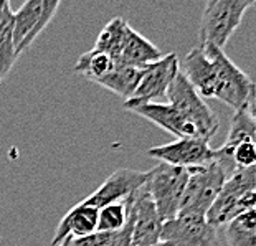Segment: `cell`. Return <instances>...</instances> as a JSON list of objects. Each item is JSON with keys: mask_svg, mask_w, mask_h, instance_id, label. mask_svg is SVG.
I'll return each mask as SVG.
<instances>
[{"mask_svg": "<svg viewBox=\"0 0 256 246\" xmlns=\"http://www.w3.org/2000/svg\"><path fill=\"white\" fill-rule=\"evenodd\" d=\"M118 64L119 63L114 58H111L110 54L98 52L92 48V50L86 52L80 56V60L74 64V73L84 76L86 80L94 83L96 80L102 78L110 71H112Z\"/></svg>", "mask_w": 256, "mask_h": 246, "instance_id": "ffe728a7", "label": "cell"}, {"mask_svg": "<svg viewBox=\"0 0 256 246\" xmlns=\"http://www.w3.org/2000/svg\"><path fill=\"white\" fill-rule=\"evenodd\" d=\"M98 230V208L80 202L58 223L52 246H58L66 236H88Z\"/></svg>", "mask_w": 256, "mask_h": 246, "instance_id": "4fadbf2b", "label": "cell"}, {"mask_svg": "<svg viewBox=\"0 0 256 246\" xmlns=\"http://www.w3.org/2000/svg\"><path fill=\"white\" fill-rule=\"evenodd\" d=\"M178 73V56L177 53H167L157 60V62L147 64L142 68V74L134 94L124 101V108L129 109L144 102H152L154 100L164 98L168 84L172 83L174 76Z\"/></svg>", "mask_w": 256, "mask_h": 246, "instance_id": "52a82bcc", "label": "cell"}, {"mask_svg": "<svg viewBox=\"0 0 256 246\" xmlns=\"http://www.w3.org/2000/svg\"><path fill=\"white\" fill-rule=\"evenodd\" d=\"M253 5L254 0H215L206 5L200 25V45L212 43L223 50L242 24L244 12Z\"/></svg>", "mask_w": 256, "mask_h": 246, "instance_id": "5b68a950", "label": "cell"}, {"mask_svg": "<svg viewBox=\"0 0 256 246\" xmlns=\"http://www.w3.org/2000/svg\"><path fill=\"white\" fill-rule=\"evenodd\" d=\"M225 147V146H223ZM230 149V147H226ZM232 158L235 162L236 168H250L256 167V146L254 142H240L230 149Z\"/></svg>", "mask_w": 256, "mask_h": 246, "instance_id": "603a6c76", "label": "cell"}, {"mask_svg": "<svg viewBox=\"0 0 256 246\" xmlns=\"http://www.w3.org/2000/svg\"><path fill=\"white\" fill-rule=\"evenodd\" d=\"M204 50L214 66V98L225 102L233 111L254 102V84L246 73H243L222 48L204 43Z\"/></svg>", "mask_w": 256, "mask_h": 246, "instance_id": "7a4b0ae2", "label": "cell"}, {"mask_svg": "<svg viewBox=\"0 0 256 246\" xmlns=\"http://www.w3.org/2000/svg\"><path fill=\"white\" fill-rule=\"evenodd\" d=\"M187 170L188 178L185 184L178 213H195V215L205 216L216 195L220 194L226 176L216 162L192 167Z\"/></svg>", "mask_w": 256, "mask_h": 246, "instance_id": "8992f818", "label": "cell"}, {"mask_svg": "<svg viewBox=\"0 0 256 246\" xmlns=\"http://www.w3.org/2000/svg\"><path fill=\"white\" fill-rule=\"evenodd\" d=\"M215 2V0H205V7H206V5H210V4H214Z\"/></svg>", "mask_w": 256, "mask_h": 246, "instance_id": "4316f807", "label": "cell"}, {"mask_svg": "<svg viewBox=\"0 0 256 246\" xmlns=\"http://www.w3.org/2000/svg\"><path fill=\"white\" fill-rule=\"evenodd\" d=\"M254 136H256L254 102H250V104L238 109L233 114L223 146L232 149V147H235L240 142H254Z\"/></svg>", "mask_w": 256, "mask_h": 246, "instance_id": "e0dca14e", "label": "cell"}, {"mask_svg": "<svg viewBox=\"0 0 256 246\" xmlns=\"http://www.w3.org/2000/svg\"><path fill=\"white\" fill-rule=\"evenodd\" d=\"M226 246H256V212L248 210L223 226Z\"/></svg>", "mask_w": 256, "mask_h": 246, "instance_id": "ac0fdd59", "label": "cell"}, {"mask_svg": "<svg viewBox=\"0 0 256 246\" xmlns=\"http://www.w3.org/2000/svg\"><path fill=\"white\" fill-rule=\"evenodd\" d=\"M129 204L128 200L118 202V204L106 205L98 210V230L100 233H112L121 230L128 222Z\"/></svg>", "mask_w": 256, "mask_h": 246, "instance_id": "7402d4cb", "label": "cell"}, {"mask_svg": "<svg viewBox=\"0 0 256 246\" xmlns=\"http://www.w3.org/2000/svg\"><path fill=\"white\" fill-rule=\"evenodd\" d=\"M149 246H172V243H168V242H157V243L149 244Z\"/></svg>", "mask_w": 256, "mask_h": 246, "instance_id": "484cf974", "label": "cell"}, {"mask_svg": "<svg viewBox=\"0 0 256 246\" xmlns=\"http://www.w3.org/2000/svg\"><path fill=\"white\" fill-rule=\"evenodd\" d=\"M147 156L164 164H170V166L192 168L215 162L216 149H212L208 140L185 138L164 146L150 147L147 150Z\"/></svg>", "mask_w": 256, "mask_h": 246, "instance_id": "9c48e42d", "label": "cell"}, {"mask_svg": "<svg viewBox=\"0 0 256 246\" xmlns=\"http://www.w3.org/2000/svg\"><path fill=\"white\" fill-rule=\"evenodd\" d=\"M14 12L10 5L0 10V81L10 73L18 54L14 45Z\"/></svg>", "mask_w": 256, "mask_h": 246, "instance_id": "d6986e66", "label": "cell"}, {"mask_svg": "<svg viewBox=\"0 0 256 246\" xmlns=\"http://www.w3.org/2000/svg\"><path fill=\"white\" fill-rule=\"evenodd\" d=\"M132 238L130 246H149L160 242L162 220L144 185L132 194Z\"/></svg>", "mask_w": 256, "mask_h": 246, "instance_id": "8fae6325", "label": "cell"}, {"mask_svg": "<svg viewBox=\"0 0 256 246\" xmlns=\"http://www.w3.org/2000/svg\"><path fill=\"white\" fill-rule=\"evenodd\" d=\"M256 204V167L238 168L223 184L220 194L210 205L205 218L215 228L225 226L242 213L253 210Z\"/></svg>", "mask_w": 256, "mask_h": 246, "instance_id": "6da1fadb", "label": "cell"}, {"mask_svg": "<svg viewBox=\"0 0 256 246\" xmlns=\"http://www.w3.org/2000/svg\"><path fill=\"white\" fill-rule=\"evenodd\" d=\"M160 242H168L172 246H220L216 228L204 215L195 213H178L162 223Z\"/></svg>", "mask_w": 256, "mask_h": 246, "instance_id": "ba28073f", "label": "cell"}, {"mask_svg": "<svg viewBox=\"0 0 256 246\" xmlns=\"http://www.w3.org/2000/svg\"><path fill=\"white\" fill-rule=\"evenodd\" d=\"M128 25H129L128 22L121 17H116L108 22L106 26L101 30V34L96 38L94 50L110 54L111 58H114L118 62L119 54H121V48H122V42H124V35H126Z\"/></svg>", "mask_w": 256, "mask_h": 246, "instance_id": "44dd1931", "label": "cell"}, {"mask_svg": "<svg viewBox=\"0 0 256 246\" xmlns=\"http://www.w3.org/2000/svg\"><path fill=\"white\" fill-rule=\"evenodd\" d=\"M106 233H92L88 236H66L58 246H102Z\"/></svg>", "mask_w": 256, "mask_h": 246, "instance_id": "cb8c5ba5", "label": "cell"}, {"mask_svg": "<svg viewBox=\"0 0 256 246\" xmlns=\"http://www.w3.org/2000/svg\"><path fill=\"white\" fill-rule=\"evenodd\" d=\"M147 172L132 170V168H119L112 172L94 192L90 194L84 200H81L83 205L102 208L106 205L118 204L126 200L129 195H132L136 190H139L146 184Z\"/></svg>", "mask_w": 256, "mask_h": 246, "instance_id": "30bf717a", "label": "cell"}, {"mask_svg": "<svg viewBox=\"0 0 256 246\" xmlns=\"http://www.w3.org/2000/svg\"><path fill=\"white\" fill-rule=\"evenodd\" d=\"M129 111L136 112L138 116L147 119L150 121L152 124H156L157 128L167 130L176 136L177 139H185V138H190V139H200L197 130L192 124L178 114V111L172 104H164V102H144V104H139V106H134L130 108Z\"/></svg>", "mask_w": 256, "mask_h": 246, "instance_id": "7c38bea8", "label": "cell"}, {"mask_svg": "<svg viewBox=\"0 0 256 246\" xmlns=\"http://www.w3.org/2000/svg\"><path fill=\"white\" fill-rule=\"evenodd\" d=\"M42 0H26L22 7L14 12V45L20 56L35 42V30L42 18Z\"/></svg>", "mask_w": 256, "mask_h": 246, "instance_id": "9a60e30c", "label": "cell"}, {"mask_svg": "<svg viewBox=\"0 0 256 246\" xmlns=\"http://www.w3.org/2000/svg\"><path fill=\"white\" fill-rule=\"evenodd\" d=\"M42 4H43L42 18H40V22H38V25H36L35 38L46 28V25L50 24L53 17H55V14H56V10L60 7V4H62V0H42Z\"/></svg>", "mask_w": 256, "mask_h": 246, "instance_id": "d4e9b609", "label": "cell"}, {"mask_svg": "<svg viewBox=\"0 0 256 246\" xmlns=\"http://www.w3.org/2000/svg\"><path fill=\"white\" fill-rule=\"evenodd\" d=\"M162 53L154 43H150L147 38H144L140 34L130 28L128 25L126 35H124L121 54H119L118 63L126 64V66H136V68H144L147 64L157 62Z\"/></svg>", "mask_w": 256, "mask_h": 246, "instance_id": "5bb4252c", "label": "cell"}, {"mask_svg": "<svg viewBox=\"0 0 256 246\" xmlns=\"http://www.w3.org/2000/svg\"><path fill=\"white\" fill-rule=\"evenodd\" d=\"M166 96L168 104H172L185 121L194 126L198 138L210 142L220 128L218 116L212 111L208 104H205L197 90L188 83V80L185 78L180 70L174 76L172 83L168 84Z\"/></svg>", "mask_w": 256, "mask_h": 246, "instance_id": "3957f363", "label": "cell"}, {"mask_svg": "<svg viewBox=\"0 0 256 246\" xmlns=\"http://www.w3.org/2000/svg\"><path fill=\"white\" fill-rule=\"evenodd\" d=\"M188 178V170L184 167L160 162L147 172L144 190L150 196L162 223L178 215L180 202Z\"/></svg>", "mask_w": 256, "mask_h": 246, "instance_id": "277c9868", "label": "cell"}, {"mask_svg": "<svg viewBox=\"0 0 256 246\" xmlns=\"http://www.w3.org/2000/svg\"><path fill=\"white\" fill-rule=\"evenodd\" d=\"M142 68L136 66H126V64H118L112 71H110L106 76L96 80L94 83L110 90L114 94L121 96L124 101H128L134 94V90L138 86Z\"/></svg>", "mask_w": 256, "mask_h": 246, "instance_id": "2e32d148", "label": "cell"}]
</instances>
